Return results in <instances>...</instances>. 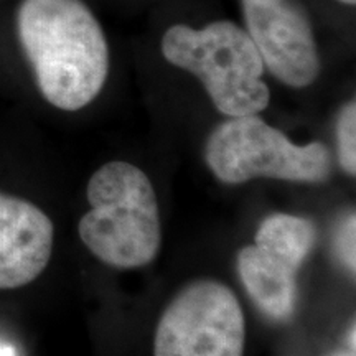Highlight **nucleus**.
I'll list each match as a JSON object with an SVG mask.
<instances>
[{
	"label": "nucleus",
	"instance_id": "obj_1",
	"mask_svg": "<svg viewBox=\"0 0 356 356\" xmlns=\"http://www.w3.org/2000/svg\"><path fill=\"white\" fill-rule=\"evenodd\" d=\"M17 30L51 106L78 111L99 95L109 74V47L81 0H24Z\"/></svg>",
	"mask_w": 356,
	"mask_h": 356
},
{
	"label": "nucleus",
	"instance_id": "obj_2",
	"mask_svg": "<svg viewBox=\"0 0 356 356\" xmlns=\"http://www.w3.org/2000/svg\"><path fill=\"white\" fill-rule=\"evenodd\" d=\"M91 210L79 221V238L97 259L118 269L150 264L162 244L159 203L149 177L129 162L106 163L86 190Z\"/></svg>",
	"mask_w": 356,
	"mask_h": 356
},
{
	"label": "nucleus",
	"instance_id": "obj_3",
	"mask_svg": "<svg viewBox=\"0 0 356 356\" xmlns=\"http://www.w3.org/2000/svg\"><path fill=\"white\" fill-rule=\"evenodd\" d=\"M162 53L168 63L195 74L228 118L257 114L269 104V88L261 79L264 63L233 22H213L202 30L173 25L163 35Z\"/></svg>",
	"mask_w": 356,
	"mask_h": 356
},
{
	"label": "nucleus",
	"instance_id": "obj_4",
	"mask_svg": "<svg viewBox=\"0 0 356 356\" xmlns=\"http://www.w3.org/2000/svg\"><path fill=\"white\" fill-rule=\"evenodd\" d=\"M204 159L218 180L229 185L261 177L320 184L332 172L327 145H296L257 114L229 118L220 124L208 137Z\"/></svg>",
	"mask_w": 356,
	"mask_h": 356
},
{
	"label": "nucleus",
	"instance_id": "obj_5",
	"mask_svg": "<svg viewBox=\"0 0 356 356\" xmlns=\"http://www.w3.org/2000/svg\"><path fill=\"white\" fill-rule=\"evenodd\" d=\"M246 323L229 287L191 282L173 297L157 325L154 356H244Z\"/></svg>",
	"mask_w": 356,
	"mask_h": 356
},
{
	"label": "nucleus",
	"instance_id": "obj_6",
	"mask_svg": "<svg viewBox=\"0 0 356 356\" xmlns=\"http://www.w3.org/2000/svg\"><path fill=\"white\" fill-rule=\"evenodd\" d=\"M317 239L315 225L293 215L267 216L254 244L238 254V270L252 302L267 317L286 320L297 305V273Z\"/></svg>",
	"mask_w": 356,
	"mask_h": 356
},
{
	"label": "nucleus",
	"instance_id": "obj_7",
	"mask_svg": "<svg viewBox=\"0 0 356 356\" xmlns=\"http://www.w3.org/2000/svg\"><path fill=\"white\" fill-rule=\"evenodd\" d=\"M248 35L264 68L280 83L305 88L322 63L310 22L297 0H241Z\"/></svg>",
	"mask_w": 356,
	"mask_h": 356
},
{
	"label": "nucleus",
	"instance_id": "obj_8",
	"mask_svg": "<svg viewBox=\"0 0 356 356\" xmlns=\"http://www.w3.org/2000/svg\"><path fill=\"white\" fill-rule=\"evenodd\" d=\"M53 238L55 228L47 213L0 191V291L33 282L50 261Z\"/></svg>",
	"mask_w": 356,
	"mask_h": 356
},
{
	"label": "nucleus",
	"instance_id": "obj_9",
	"mask_svg": "<svg viewBox=\"0 0 356 356\" xmlns=\"http://www.w3.org/2000/svg\"><path fill=\"white\" fill-rule=\"evenodd\" d=\"M338 160L348 175L356 173V104L350 101L338 114L337 121Z\"/></svg>",
	"mask_w": 356,
	"mask_h": 356
},
{
	"label": "nucleus",
	"instance_id": "obj_10",
	"mask_svg": "<svg viewBox=\"0 0 356 356\" xmlns=\"http://www.w3.org/2000/svg\"><path fill=\"white\" fill-rule=\"evenodd\" d=\"M355 215L351 213L350 216L345 218L343 225H341L340 231L337 236V244H338V254L346 264L351 273H355Z\"/></svg>",
	"mask_w": 356,
	"mask_h": 356
},
{
	"label": "nucleus",
	"instance_id": "obj_11",
	"mask_svg": "<svg viewBox=\"0 0 356 356\" xmlns=\"http://www.w3.org/2000/svg\"><path fill=\"white\" fill-rule=\"evenodd\" d=\"M0 356H17V351L10 345H0Z\"/></svg>",
	"mask_w": 356,
	"mask_h": 356
},
{
	"label": "nucleus",
	"instance_id": "obj_12",
	"mask_svg": "<svg viewBox=\"0 0 356 356\" xmlns=\"http://www.w3.org/2000/svg\"><path fill=\"white\" fill-rule=\"evenodd\" d=\"M340 2H343V3H348V6H355V2H356V0H340Z\"/></svg>",
	"mask_w": 356,
	"mask_h": 356
}]
</instances>
